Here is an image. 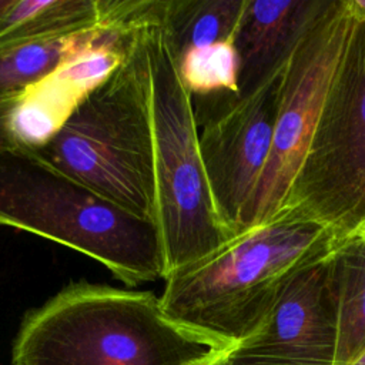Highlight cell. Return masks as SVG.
Listing matches in <instances>:
<instances>
[{
	"label": "cell",
	"instance_id": "cell-11",
	"mask_svg": "<svg viewBox=\"0 0 365 365\" xmlns=\"http://www.w3.org/2000/svg\"><path fill=\"white\" fill-rule=\"evenodd\" d=\"M101 0H13L0 19V47L73 36L101 23Z\"/></svg>",
	"mask_w": 365,
	"mask_h": 365
},
{
	"label": "cell",
	"instance_id": "cell-19",
	"mask_svg": "<svg viewBox=\"0 0 365 365\" xmlns=\"http://www.w3.org/2000/svg\"><path fill=\"white\" fill-rule=\"evenodd\" d=\"M13 0H0V19L4 16V13L9 10V7L11 6Z\"/></svg>",
	"mask_w": 365,
	"mask_h": 365
},
{
	"label": "cell",
	"instance_id": "cell-16",
	"mask_svg": "<svg viewBox=\"0 0 365 365\" xmlns=\"http://www.w3.org/2000/svg\"><path fill=\"white\" fill-rule=\"evenodd\" d=\"M232 346L227 348V349H222L214 355H211L210 358H207L205 361H202L201 364L198 365H250L244 361H241L240 358H237L232 351H231Z\"/></svg>",
	"mask_w": 365,
	"mask_h": 365
},
{
	"label": "cell",
	"instance_id": "cell-12",
	"mask_svg": "<svg viewBox=\"0 0 365 365\" xmlns=\"http://www.w3.org/2000/svg\"><path fill=\"white\" fill-rule=\"evenodd\" d=\"M338 295L335 365H349L365 349V247L345 237L334 252Z\"/></svg>",
	"mask_w": 365,
	"mask_h": 365
},
{
	"label": "cell",
	"instance_id": "cell-1",
	"mask_svg": "<svg viewBox=\"0 0 365 365\" xmlns=\"http://www.w3.org/2000/svg\"><path fill=\"white\" fill-rule=\"evenodd\" d=\"M344 238L311 217L279 210L171 271L161 307L175 324L232 346L262 324L299 271L331 255Z\"/></svg>",
	"mask_w": 365,
	"mask_h": 365
},
{
	"label": "cell",
	"instance_id": "cell-4",
	"mask_svg": "<svg viewBox=\"0 0 365 365\" xmlns=\"http://www.w3.org/2000/svg\"><path fill=\"white\" fill-rule=\"evenodd\" d=\"M46 161L127 211L155 222L150 77L143 27L125 61L74 110Z\"/></svg>",
	"mask_w": 365,
	"mask_h": 365
},
{
	"label": "cell",
	"instance_id": "cell-2",
	"mask_svg": "<svg viewBox=\"0 0 365 365\" xmlns=\"http://www.w3.org/2000/svg\"><path fill=\"white\" fill-rule=\"evenodd\" d=\"M227 348L170 319L151 291L81 281L26 314L11 365H198Z\"/></svg>",
	"mask_w": 365,
	"mask_h": 365
},
{
	"label": "cell",
	"instance_id": "cell-6",
	"mask_svg": "<svg viewBox=\"0 0 365 365\" xmlns=\"http://www.w3.org/2000/svg\"><path fill=\"white\" fill-rule=\"evenodd\" d=\"M284 208L342 237L365 221V21H354Z\"/></svg>",
	"mask_w": 365,
	"mask_h": 365
},
{
	"label": "cell",
	"instance_id": "cell-17",
	"mask_svg": "<svg viewBox=\"0 0 365 365\" xmlns=\"http://www.w3.org/2000/svg\"><path fill=\"white\" fill-rule=\"evenodd\" d=\"M351 17L356 21H365V0H345Z\"/></svg>",
	"mask_w": 365,
	"mask_h": 365
},
{
	"label": "cell",
	"instance_id": "cell-7",
	"mask_svg": "<svg viewBox=\"0 0 365 365\" xmlns=\"http://www.w3.org/2000/svg\"><path fill=\"white\" fill-rule=\"evenodd\" d=\"M354 21L345 0H331L287 60L269 158L244 228L267 222L281 210L309 144L328 84Z\"/></svg>",
	"mask_w": 365,
	"mask_h": 365
},
{
	"label": "cell",
	"instance_id": "cell-18",
	"mask_svg": "<svg viewBox=\"0 0 365 365\" xmlns=\"http://www.w3.org/2000/svg\"><path fill=\"white\" fill-rule=\"evenodd\" d=\"M346 237H352L354 240H356L359 244H362L365 247V221H362L354 231H351Z\"/></svg>",
	"mask_w": 365,
	"mask_h": 365
},
{
	"label": "cell",
	"instance_id": "cell-13",
	"mask_svg": "<svg viewBox=\"0 0 365 365\" xmlns=\"http://www.w3.org/2000/svg\"><path fill=\"white\" fill-rule=\"evenodd\" d=\"M248 0H165L164 24L175 54L231 40Z\"/></svg>",
	"mask_w": 365,
	"mask_h": 365
},
{
	"label": "cell",
	"instance_id": "cell-15",
	"mask_svg": "<svg viewBox=\"0 0 365 365\" xmlns=\"http://www.w3.org/2000/svg\"><path fill=\"white\" fill-rule=\"evenodd\" d=\"M175 64L180 80L192 98L217 94L238 96L240 57L234 38L188 48L175 54Z\"/></svg>",
	"mask_w": 365,
	"mask_h": 365
},
{
	"label": "cell",
	"instance_id": "cell-10",
	"mask_svg": "<svg viewBox=\"0 0 365 365\" xmlns=\"http://www.w3.org/2000/svg\"><path fill=\"white\" fill-rule=\"evenodd\" d=\"M331 0H248L234 44L240 57L238 97L248 96L289 58Z\"/></svg>",
	"mask_w": 365,
	"mask_h": 365
},
{
	"label": "cell",
	"instance_id": "cell-14",
	"mask_svg": "<svg viewBox=\"0 0 365 365\" xmlns=\"http://www.w3.org/2000/svg\"><path fill=\"white\" fill-rule=\"evenodd\" d=\"M91 30L0 47V106L17 100L48 77Z\"/></svg>",
	"mask_w": 365,
	"mask_h": 365
},
{
	"label": "cell",
	"instance_id": "cell-8",
	"mask_svg": "<svg viewBox=\"0 0 365 365\" xmlns=\"http://www.w3.org/2000/svg\"><path fill=\"white\" fill-rule=\"evenodd\" d=\"M285 64L244 97H200L194 107L200 151L215 210L235 235L241 231L269 158Z\"/></svg>",
	"mask_w": 365,
	"mask_h": 365
},
{
	"label": "cell",
	"instance_id": "cell-20",
	"mask_svg": "<svg viewBox=\"0 0 365 365\" xmlns=\"http://www.w3.org/2000/svg\"><path fill=\"white\" fill-rule=\"evenodd\" d=\"M349 365H365V349Z\"/></svg>",
	"mask_w": 365,
	"mask_h": 365
},
{
	"label": "cell",
	"instance_id": "cell-5",
	"mask_svg": "<svg viewBox=\"0 0 365 365\" xmlns=\"http://www.w3.org/2000/svg\"><path fill=\"white\" fill-rule=\"evenodd\" d=\"M154 145L155 224L165 277L210 254L234 234L214 205L200 151L191 94L182 86L164 17L143 27Z\"/></svg>",
	"mask_w": 365,
	"mask_h": 365
},
{
	"label": "cell",
	"instance_id": "cell-3",
	"mask_svg": "<svg viewBox=\"0 0 365 365\" xmlns=\"http://www.w3.org/2000/svg\"><path fill=\"white\" fill-rule=\"evenodd\" d=\"M0 225L66 245L128 287L165 278L157 224L58 170L34 151L0 141Z\"/></svg>",
	"mask_w": 365,
	"mask_h": 365
},
{
	"label": "cell",
	"instance_id": "cell-9",
	"mask_svg": "<svg viewBox=\"0 0 365 365\" xmlns=\"http://www.w3.org/2000/svg\"><path fill=\"white\" fill-rule=\"evenodd\" d=\"M334 252L288 282L262 324L232 345L237 358L250 365H335L338 295Z\"/></svg>",
	"mask_w": 365,
	"mask_h": 365
}]
</instances>
